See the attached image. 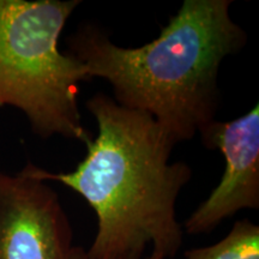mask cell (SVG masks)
I'll return each instance as SVG.
<instances>
[{"instance_id":"4","label":"cell","mask_w":259,"mask_h":259,"mask_svg":"<svg viewBox=\"0 0 259 259\" xmlns=\"http://www.w3.org/2000/svg\"><path fill=\"white\" fill-rule=\"evenodd\" d=\"M73 229L47 181L0 170V259H72Z\"/></svg>"},{"instance_id":"3","label":"cell","mask_w":259,"mask_h":259,"mask_svg":"<svg viewBox=\"0 0 259 259\" xmlns=\"http://www.w3.org/2000/svg\"><path fill=\"white\" fill-rule=\"evenodd\" d=\"M79 0H0V107L11 106L42 139L92 141L78 107L79 84L92 78L59 37Z\"/></svg>"},{"instance_id":"1","label":"cell","mask_w":259,"mask_h":259,"mask_svg":"<svg viewBox=\"0 0 259 259\" xmlns=\"http://www.w3.org/2000/svg\"><path fill=\"white\" fill-rule=\"evenodd\" d=\"M97 135L72 171L53 173L28 162L22 171L76 191L97 218L88 259L176 257L183 244L177 202L192 177L185 162H170L176 143L147 113L99 93L87 101Z\"/></svg>"},{"instance_id":"6","label":"cell","mask_w":259,"mask_h":259,"mask_svg":"<svg viewBox=\"0 0 259 259\" xmlns=\"http://www.w3.org/2000/svg\"><path fill=\"white\" fill-rule=\"evenodd\" d=\"M184 259H259V227L236 221L221 241L186 251Z\"/></svg>"},{"instance_id":"5","label":"cell","mask_w":259,"mask_h":259,"mask_svg":"<svg viewBox=\"0 0 259 259\" xmlns=\"http://www.w3.org/2000/svg\"><path fill=\"white\" fill-rule=\"evenodd\" d=\"M226 166L219 185L184 223L191 235L210 233L240 210L259 209V106L229 121L212 120L198 132Z\"/></svg>"},{"instance_id":"7","label":"cell","mask_w":259,"mask_h":259,"mask_svg":"<svg viewBox=\"0 0 259 259\" xmlns=\"http://www.w3.org/2000/svg\"><path fill=\"white\" fill-rule=\"evenodd\" d=\"M72 259H88V255H87V251L84 250V248L79 247V246H77ZM143 259H164V258L161 257V255L156 254V253H149L148 255H145Z\"/></svg>"},{"instance_id":"2","label":"cell","mask_w":259,"mask_h":259,"mask_svg":"<svg viewBox=\"0 0 259 259\" xmlns=\"http://www.w3.org/2000/svg\"><path fill=\"white\" fill-rule=\"evenodd\" d=\"M232 0H185L155 40L118 46L101 27L82 24L69 53L90 78L111 84L114 101L147 113L178 144L215 120L220 67L246 46L247 34L231 17Z\"/></svg>"}]
</instances>
